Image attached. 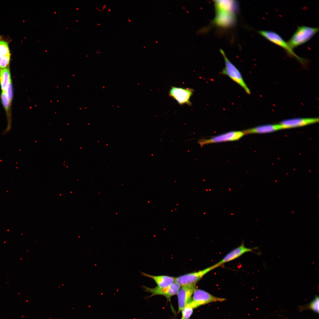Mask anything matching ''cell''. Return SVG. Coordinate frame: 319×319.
Instances as JSON below:
<instances>
[{
	"mask_svg": "<svg viewBox=\"0 0 319 319\" xmlns=\"http://www.w3.org/2000/svg\"><path fill=\"white\" fill-rule=\"evenodd\" d=\"M258 33L267 40L283 48L290 56L296 58L303 65L306 63V59L297 56L286 42L278 33L269 30H260Z\"/></svg>",
	"mask_w": 319,
	"mask_h": 319,
	"instance_id": "cell-3",
	"label": "cell"
},
{
	"mask_svg": "<svg viewBox=\"0 0 319 319\" xmlns=\"http://www.w3.org/2000/svg\"><path fill=\"white\" fill-rule=\"evenodd\" d=\"M319 298L318 296L316 295L314 299L308 304L299 307L300 311L306 309L311 310L314 312L318 313L319 307Z\"/></svg>",
	"mask_w": 319,
	"mask_h": 319,
	"instance_id": "cell-19",
	"label": "cell"
},
{
	"mask_svg": "<svg viewBox=\"0 0 319 319\" xmlns=\"http://www.w3.org/2000/svg\"><path fill=\"white\" fill-rule=\"evenodd\" d=\"M214 264L209 267L197 271L185 274L175 278V282L181 286L196 284L204 275L216 268Z\"/></svg>",
	"mask_w": 319,
	"mask_h": 319,
	"instance_id": "cell-6",
	"label": "cell"
},
{
	"mask_svg": "<svg viewBox=\"0 0 319 319\" xmlns=\"http://www.w3.org/2000/svg\"><path fill=\"white\" fill-rule=\"evenodd\" d=\"M319 31L318 27L307 26H298L287 43L293 49L310 40Z\"/></svg>",
	"mask_w": 319,
	"mask_h": 319,
	"instance_id": "cell-1",
	"label": "cell"
},
{
	"mask_svg": "<svg viewBox=\"0 0 319 319\" xmlns=\"http://www.w3.org/2000/svg\"><path fill=\"white\" fill-rule=\"evenodd\" d=\"M0 84L2 91H7L12 86L9 66L0 69Z\"/></svg>",
	"mask_w": 319,
	"mask_h": 319,
	"instance_id": "cell-17",
	"label": "cell"
},
{
	"mask_svg": "<svg viewBox=\"0 0 319 319\" xmlns=\"http://www.w3.org/2000/svg\"><path fill=\"white\" fill-rule=\"evenodd\" d=\"M11 55L9 42L0 36V69L9 66Z\"/></svg>",
	"mask_w": 319,
	"mask_h": 319,
	"instance_id": "cell-13",
	"label": "cell"
},
{
	"mask_svg": "<svg viewBox=\"0 0 319 319\" xmlns=\"http://www.w3.org/2000/svg\"><path fill=\"white\" fill-rule=\"evenodd\" d=\"M141 287L145 292L151 293V295L149 297L161 295L165 296L168 300H169L172 296L177 294L181 286L175 282L168 287L163 288H160L157 286L152 288L145 286H142Z\"/></svg>",
	"mask_w": 319,
	"mask_h": 319,
	"instance_id": "cell-8",
	"label": "cell"
},
{
	"mask_svg": "<svg viewBox=\"0 0 319 319\" xmlns=\"http://www.w3.org/2000/svg\"><path fill=\"white\" fill-rule=\"evenodd\" d=\"M196 284L182 286L177 293L178 312L181 311L191 300L193 292L196 289Z\"/></svg>",
	"mask_w": 319,
	"mask_h": 319,
	"instance_id": "cell-9",
	"label": "cell"
},
{
	"mask_svg": "<svg viewBox=\"0 0 319 319\" xmlns=\"http://www.w3.org/2000/svg\"><path fill=\"white\" fill-rule=\"evenodd\" d=\"M140 273L141 275L153 279L156 282L157 286L160 288L166 287L175 282V278L171 276L153 275L141 271Z\"/></svg>",
	"mask_w": 319,
	"mask_h": 319,
	"instance_id": "cell-15",
	"label": "cell"
},
{
	"mask_svg": "<svg viewBox=\"0 0 319 319\" xmlns=\"http://www.w3.org/2000/svg\"><path fill=\"white\" fill-rule=\"evenodd\" d=\"M181 319H184L183 318L182 316Z\"/></svg>",
	"mask_w": 319,
	"mask_h": 319,
	"instance_id": "cell-21",
	"label": "cell"
},
{
	"mask_svg": "<svg viewBox=\"0 0 319 319\" xmlns=\"http://www.w3.org/2000/svg\"><path fill=\"white\" fill-rule=\"evenodd\" d=\"M220 51L224 57L225 64V67L220 72V74L228 76L241 87L247 94L250 95V90L245 83L240 71L228 59L224 51L222 49L220 50Z\"/></svg>",
	"mask_w": 319,
	"mask_h": 319,
	"instance_id": "cell-2",
	"label": "cell"
},
{
	"mask_svg": "<svg viewBox=\"0 0 319 319\" xmlns=\"http://www.w3.org/2000/svg\"><path fill=\"white\" fill-rule=\"evenodd\" d=\"M318 118H298L281 121L280 123L283 129L301 127L318 122Z\"/></svg>",
	"mask_w": 319,
	"mask_h": 319,
	"instance_id": "cell-12",
	"label": "cell"
},
{
	"mask_svg": "<svg viewBox=\"0 0 319 319\" xmlns=\"http://www.w3.org/2000/svg\"><path fill=\"white\" fill-rule=\"evenodd\" d=\"M245 135L243 131H231L217 135L209 139H201L198 143L201 147L208 144L239 140Z\"/></svg>",
	"mask_w": 319,
	"mask_h": 319,
	"instance_id": "cell-5",
	"label": "cell"
},
{
	"mask_svg": "<svg viewBox=\"0 0 319 319\" xmlns=\"http://www.w3.org/2000/svg\"><path fill=\"white\" fill-rule=\"evenodd\" d=\"M194 90L191 88L172 87L169 92V96L180 105H192L190 99Z\"/></svg>",
	"mask_w": 319,
	"mask_h": 319,
	"instance_id": "cell-7",
	"label": "cell"
},
{
	"mask_svg": "<svg viewBox=\"0 0 319 319\" xmlns=\"http://www.w3.org/2000/svg\"><path fill=\"white\" fill-rule=\"evenodd\" d=\"M216 10L230 12L234 13L238 9L237 3L233 0H216L214 1Z\"/></svg>",
	"mask_w": 319,
	"mask_h": 319,
	"instance_id": "cell-16",
	"label": "cell"
},
{
	"mask_svg": "<svg viewBox=\"0 0 319 319\" xmlns=\"http://www.w3.org/2000/svg\"><path fill=\"white\" fill-rule=\"evenodd\" d=\"M13 96L12 89L2 91L1 97L3 105L5 111L9 115Z\"/></svg>",
	"mask_w": 319,
	"mask_h": 319,
	"instance_id": "cell-18",
	"label": "cell"
},
{
	"mask_svg": "<svg viewBox=\"0 0 319 319\" xmlns=\"http://www.w3.org/2000/svg\"><path fill=\"white\" fill-rule=\"evenodd\" d=\"M214 23L222 27H229L233 25L236 20L235 13L229 11L216 10Z\"/></svg>",
	"mask_w": 319,
	"mask_h": 319,
	"instance_id": "cell-10",
	"label": "cell"
},
{
	"mask_svg": "<svg viewBox=\"0 0 319 319\" xmlns=\"http://www.w3.org/2000/svg\"><path fill=\"white\" fill-rule=\"evenodd\" d=\"M193 295L188 303L193 309L209 303L225 300V298L215 297L204 290L197 288L195 289Z\"/></svg>",
	"mask_w": 319,
	"mask_h": 319,
	"instance_id": "cell-4",
	"label": "cell"
},
{
	"mask_svg": "<svg viewBox=\"0 0 319 319\" xmlns=\"http://www.w3.org/2000/svg\"><path fill=\"white\" fill-rule=\"evenodd\" d=\"M252 248L246 247L243 243L234 249L227 254L220 261L215 264L217 267L239 258L244 254L253 252Z\"/></svg>",
	"mask_w": 319,
	"mask_h": 319,
	"instance_id": "cell-11",
	"label": "cell"
},
{
	"mask_svg": "<svg viewBox=\"0 0 319 319\" xmlns=\"http://www.w3.org/2000/svg\"><path fill=\"white\" fill-rule=\"evenodd\" d=\"M282 129H283V126L279 123L259 126L245 130L243 131L245 135L269 133Z\"/></svg>",
	"mask_w": 319,
	"mask_h": 319,
	"instance_id": "cell-14",
	"label": "cell"
},
{
	"mask_svg": "<svg viewBox=\"0 0 319 319\" xmlns=\"http://www.w3.org/2000/svg\"><path fill=\"white\" fill-rule=\"evenodd\" d=\"M193 308L188 303L182 310V316L184 319H189L192 315Z\"/></svg>",
	"mask_w": 319,
	"mask_h": 319,
	"instance_id": "cell-20",
	"label": "cell"
}]
</instances>
